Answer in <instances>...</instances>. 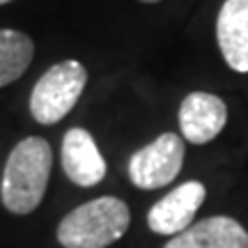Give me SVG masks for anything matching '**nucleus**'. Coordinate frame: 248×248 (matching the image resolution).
<instances>
[{"label": "nucleus", "instance_id": "obj_1", "mask_svg": "<svg viewBox=\"0 0 248 248\" xmlns=\"http://www.w3.org/2000/svg\"><path fill=\"white\" fill-rule=\"evenodd\" d=\"M51 166L53 152L44 138L30 136L16 142V147L9 152L0 184V198L5 209L12 214L35 212L44 200Z\"/></svg>", "mask_w": 248, "mask_h": 248}, {"label": "nucleus", "instance_id": "obj_2", "mask_svg": "<svg viewBox=\"0 0 248 248\" xmlns=\"http://www.w3.org/2000/svg\"><path fill=\"white\" fill-rule=\"evenodd\" d=\"M131 212L115 195H101L71 209L58 225L62 248H106L129 230Z\"/></svg>", "mask_w": 248, "mask_h": 248}, {"label": "nucleus", "instance_id": "obj_3", "mask_svg": "<svg viewBox=\"0 0 248 248\" xmlns=\"http://www.w3.org/2000/svg\"><path fill=\"white\" fill-rule=\"evenodd\" d=\"M88 83V69L78 60H62L44 71L30 94V113L39 124H55L71 113Z\"/></svg>", "mask_w": 248, "mask_h": 248}, {"label": "nucleus", "instance_id": "obj_4", "mask_svg": "<svg viewBox=\"0 0 248 248\" xmlns=\"http://www.w3.org/2000/svg\"><path fill=\"white\" fill-rule=\"evenodd\" d=\"M184 142L177 133H161L150 145L131 154L126 172L133 186L142 191H154L168 186L184 166Z\"/></svg>", "mask_w": 248, "mask_h": 248}, {"label": "nucleus", "instance_id": "obj_5", "mask_svg": "<svg viewBox=\"0 0 248 248\" xmlns=\"http://www.w3.org/2000/svg\"><path fill=\"white\" fill-rule=\"evenodd\" d=\"M207 198V188L202 182H184L182 186L172 188L168 195H163L147 214V225L156 234L175 237L186 228H191L198 209L202 207Z\"/></svg>", "mask_w": 248, "mask_h": 248}, {"label": "nucleus", "instance_id": "obj_6", "mask_svg": "<svg viewBox=\"0 0 248 248\" xmlns=\"http://www.w3.org/2000/svg\"><path fill=\"white\" fill-rule=\"evenodd\" d=\"M228 122V106L209 92H191L179 106V129L188 142L204 145L214 140Z\"/></svg>", "mask_w": 248, "mask_h": 248}, {"label": "nucleus", "instance_id": "obj_7", "mask_svg": "<svg viewBox=\"0 0 248 248\" xmlns=\"http://www.w3.org/2000/svg\"><path fill=\"white\" fill-rule=\"evenodd\" d=\"M62 170L80 188L97 186L106 177V161L90 131L74 126L62 138Z\"/></svg>", "mask_w": 248, "mask_h": 248}, {"label": "nucleus", "instance_id": "obj_8", "mask_svg": "<svg viewBox=\"0 0 248 248\" xmlns=\"http://www.w3.org/2000/svg\"><path fill=\"white\" fill-rule=\"evenodd\" d=\"M216 42L228 67L237 74H248V0H225L221 5Z\"/></svg>", "mask_w": 248, "mask_h": 248}, {"label": "nucleus", "instance_id": "obj_9", "mask_svg": "<svg viewBox=\"0 0 248 248\" xmlns=\"http://www.w3.org/2000/svg\"><path fill=\"white\" fill-rule=\"evenodd\" d=\"M163 248H248V232L230 216H209L175 234Z\"/></svg>", "mask_w": 248, "mask_h": 248}, {"label": "nucleus", "instance_id": "obj_10", "mask_svg": "<svg viewBox=\"0 0 248 248\" xmlns=\"http://www.w3.org/2000/svg\"><path fill=\"white\" fill-rule=\"evenodd\" d=\"M35 44L26 32L0 30V88L21 78L32 62Z\"/></svg>", "mask_w": 248, "mask_h": 248}, {"label": "nucleus", "instance_id": "obj_11", "mask_svg": "<svg viewBox=\"0 0 248 248\" xmlns=\"http://www.w3.org/2000/svg\"><path fill=\"white\" fill-rule=\"evenodd\" d=\"M140 2H147V5H152V2H161V0H140Z\"/></svg>", "mask_w": 248, "mask_h": 248}, {"label": "nucleus", "instance_id": "obj_12", "mask_svg": "<svg viewBox=\"0 0 248 248\" xmlns=\"http://www.w3.org/2000/svg\"><path fill=\"white\" fill-rule=\"evenodd\" d=\"M7 2H12V0H0V5H7Z\"/></svg>", "mask_w": 248, "mask_h": 248}]
</instances>
